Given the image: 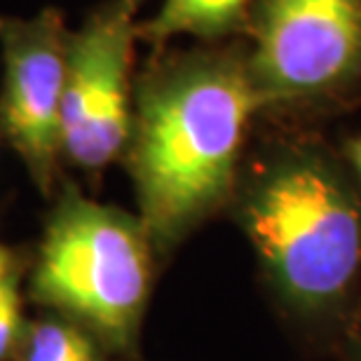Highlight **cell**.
Here are the masks:
<instances>
[{"label": "cell", "mask_w": 361, "mask_h": 361, "mask_svg": "<svg viewBox=\"0 0 361 361\" xmlns=\"http://www.w3.org/2000/svg\"><path fill=\"white\" fill-rule=\"evenodd\" d=\"M21 324V305L12 279H0V359L12 350Z\"/></svg>", "instance_id": "9"}, {"label": "cell", "mask_w": 361, "mask_h": 361, "mask_svg": "<svg viewBox=\"0 0 361 361\" xmlns=\"http://www.w3.org/2000/svg\"><path fill=\"white\" fill-rule=\"evenodd\" d=\"M150 286L141 221L71 192L40 249L35 293L125 345L139 326Z\"/></svg>", "instance_id": "3"}, {"label": "cell", "mask_w": 361, "mask_h": 361, "mask_svg": "<svg viewBox=\"0 0 361 361\" xmlns=\"http://www.w3.org/2000/svg\"><path fill=\"white\" fill-rule=\"evenodd\" d=\"M7 268H10V261H7L5 249L0 247V279H7Z\"/></svg>", "instance_id": "12"}, {"label": "cell", "mask_w": 361, "mask_h": 361, "mask_svg": "<svg viewBox=\"0 0 361 361\" xmlns=\"http://www.w3.org/2000/svg\"><path fill=\"white\" fill-rule=\"evenodd\" d=\"M247 68L263 106L345 87L361 71V0H258Z\"/></svg>", "instance_id": "4"}, {"label": "cell", "mask_w": 361, "mask_h": 361, "mask_svg": "<svg viewBox=\"0 0 361 361\" xmlns=\"http://www.w3.org/2000/svg\"><path fill=\"white\" fill-rule=\"evenodd\" d=\"M5 54L3 122L35 176L52 171L61 153V101L68 35L56 12L0 21Z\"/></svg>", "instance_id": "6"}, {"label": "cell", "mask_w": 361, "mask_h": 361, "mask_svg": "<svg viewBox=\"0 0 361 361\" xmlns=\"http://www.w3.org/2000/svg\"><path fill=\"white\" fill-rule=\"evenodd\" d=\"M350 157H352V162H355L357 171L361 174V139H357V141L350 146Z\"/></svg>", "instance_id": "10"}, {"label": "cell", "mask_w": 361, "mask_h": 361, "mask_svg": "<svg viewBox=\"0 0 361 361\" xmlns=\"http://www.w3.org/2000/svg\"><path fill=\"white\" fill-rule=\"evenodd\" d=\"M68 361H99V359H97V350H94V345H92L90 350L80 352V355H75L73 359H68Z\"/></svg>", "instance_id": "11"}, {"label": "cell", "mask_w": 361, "mask_h": 361, "mask_svg": "<svg viewBox=\"0 0 361 361\" xmlns=\"http://www.w3.org/2000/svg\"><path fill=\"white\" fill-rule=\"evenodd\" d=\"M240 221L272 286L302 314H326L361 274V204L334 164L286 150L249 180Z\"/></svg>", "instance_id": "2"}, {"label": "cell", "mask_w": 361, "mask_h": 361, "mask_svg": "<svg viewBox=\"0 0 361 361\" xmlns=\"http://www.w3.org/2000/svg\"><path fill=\"white\" fill-rule=\"evenodd\" d=\"M247 5L249 0H162L160 12L143 31L153 40L185 33L212 38L240 24Z\"/></svg>", "instance_id": "7"}, {"label": "cell", "mask_w": 361, "mask_h": 361, "mask_svg": "<svg viewBox=\"0 0 361 361\" xmlns=\"http://www.w3.org/2000/svg\"><path fill=\"white\" fill-rule=\"evenodd\" d=\"M134 35V3L115 0L68 38L61 153L85 169L106 167L132 136L129 71Z\"/></svg>", "instance_id": "5"}, {"label": "cell", "mask_w": 361, "mask_h": 361, "mask_svg": "<svg viewBox=\"0 0 361 361\" xmlns=\"http://www.w3.org/2000/svg\"><path fill=\"white\" fill-rule=\"evenodd\" d=\"M261 106L247 61L233 56H190L143 85L129 162L150 240H180L226 200Z\"/></svg>", "instance_id": "1"}, {"label": "cell", "mask_w": 361, "mask_h": 361, "mask_svg": "<svg viewBox=\"0 0 361 361\" xmlns=\"http://www.w3.org/2000/svg\"><path fill=\"white\" fill-rule=\"evenodd\" d=\"M355 361H361V336L357 341V350H355Z\"/></svg>", "instance_id": "13"}, {"label": "cell", "mask_w": 361, "mask_h": 361, "mask_svg": "<svg viewBox=\"0 0 361 361\" xmlns=\"http://www.w3.org/2000/svg\"><path fill=\"white\" fill-rule=\"evenodd\" d=\"M90 348L92 341L78 326L63 322H42L31 331L24 361H68Z\"/></svg>", "instance_id": "8"}]
</instances>
